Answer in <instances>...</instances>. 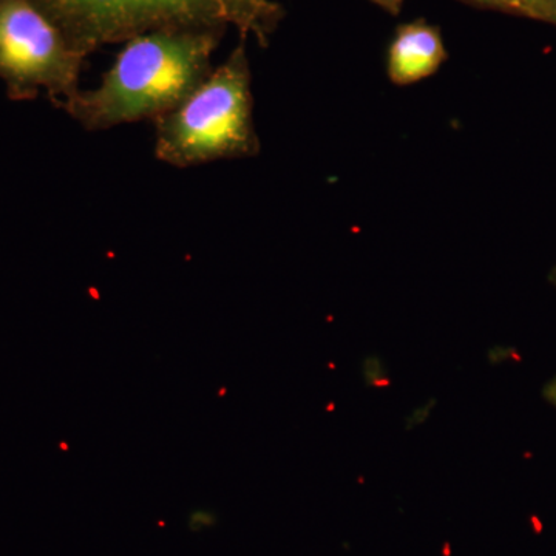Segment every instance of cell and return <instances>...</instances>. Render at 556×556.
<instances>
[{"instance_id":"obj_2","label":"cell","mask_w":556,"mask_h":556,"mask_svg":"<svg viewBox=\"0 0 556 556\" xmlns=\"http://www.w3.org/2000/svg\"><path fill=\"white\" fill-rule=\"evenodd\" d=\"M84 56L150 31L228 28L268 47L283 21L274 0H33Z\"/></svg>"},{"instance_id":"obj_8","label":"cell","mask_w":556,"mask_h":556,"mask_svg":"<svg viewBox=\"0 0 556 556\" xmlns=\"http://www.w3.org/2000/svg\"><path fill=\"white\" fill-rule=\"evenodd\" d=\"M535 21L547 22L556 27V0H540Z\"/></svg>"},{"instance_id":"obj_6","label":"cell","mask_w":556,"mask_h":556,"mask_svg":"<svg viewBox=\"0 0 556 556\" xmlns=\"http://www.w3.org/2000/svg\"><path fill=\"white\" fill-rule=\"evenodd\" d=\"M463 2L479 7V9L503 11V13L535 20L540 0H463Z\"/></svg>"},{"instance_id":"obj_1","label":"cell","mask_w":556,"mask_h":556,"mask_svg":"<svg viewBox=\"0 0 556 556\" xmlns=\"http://www.w3.org/2000/svg\"><path fill=\"white\" fill-rule=\"evenodd\" d=\"M226 30L178 28L127 40L100 86L79 90L60 108L91 131L144 119L155 123L207 78Z\"/></svg>"},{"instance_id":"obj_9","label":"cell","mask_w":556,"mask_h":556,"mask_svg":"<svg viewBox=\"0 0 556 556\" xmlns=\"http://www.w3.org/2000/svg\"><path fill=\"white\" fill-rule=\"evenodd\" d=\"M371 2H375L380 9L390 13L391 16H399L405 0H371Z\"/></svg>"},{"instance_id":"obj_3","label":"cell","mask_w":556,"mask_h":556,"mask_svg":"<svg viewBox=\"0 0 556 556\" xmlns=\"http://www.w3.org/2000/svg\"><path fill=\"white\" fill-rule=\"evenodd\" d=\"M247 39L178 108L155 121V155L186 169L260 153Z\"/></svg>"},{"instance_id":"obj_7","label":"cell","mask_w":556,"mask_h":556,"mask_svg":"<svg viewBox=\"0 0 556 556\" xmlns=\"http://www.w3.org/2000/svg\"><path fill=\"white\" fill-rule=\"evenodd\" d=\"M217 522V518L212 514L211 510H206V508H199V510H193L189 517V529L192 532L199 533L201 530L211 529L212 526Z\"/></svg>"},{"instance_id":"obj_11","label":"cell","mask_w":556,"mask_h":556,"mask_svg":"<svg viewBox=\"0 0 556 556\" xmlns=\"http://www.w3.org/2000/svg\"><path fill=\"white\" fill-rule=\"evenodd\" d=\"M548 280H551L552 285L556 287V268L552 269L551 276H548Z\"/></svg>"},{"instance_id":"obj_5","label":"cell","mask_w":556,"mask_h":556,"mask_svg":"<svg viewBox=\"0 0 556 556\" xmlns=\"http://www.w3.org/2000/svg\"><path fill=\"white\" fill-rule=\"evenodd\" d=\"M441 30L426 20L399 25L388 50V76L396 86H412L433 76L447 61Z\"/></svg>"},{"instance_id":"obj_4","label":"cell","mask_w":556,"mask_h":556,"mask_svg":"<svg viewBox=\"0 0 556 556\" xmlns=\"http://www.w3.org/2000/svg\"><path fill=\"white\" fill-rule=\"evenodd\" d=\"M86 58L33 0H0V78L13 97L46 89L60 104L78 93Z\"/></svg>"},{"instance_id":"obj_10","label":"cell","mask_w":556,"mask_h":556,"mask_svg":"<svg viewBox=\"0 0 556 556\" xmlns=\"http://www.w3.org/2000/svg\"><path fill=\"white\" fill-rule=\"evenodd\" d=\"M546 397L548 399V401L552 402V404L555 405L556 407V379L554 380V382L551 383V386L547 387V390H546Z\"/></svg>"}]
</instances>
